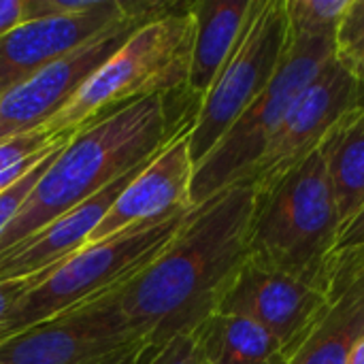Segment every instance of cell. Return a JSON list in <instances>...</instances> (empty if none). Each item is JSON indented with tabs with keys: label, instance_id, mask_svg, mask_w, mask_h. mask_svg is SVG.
Masks as SVG:
<instances>
[{
	"label": "cell",
	"instance_id": "obj_28",
	"mask_svg": "<svg viewBox=\"0 0 364 364\" xmlns=\"http://www.w3.org/2000/svg\"><path fill=\"white\" fill-rule=\"evenodd\" d=\"M343 364H364V335L360 339H356V343L350 348Z\"/></svg>",
	"mask_w": 364,
	"mask_h": 364
},
{
	"label": "cell",
	"instance_id": "obj_14",
	"mask_svg": "<svg viewBox=\"0 0 364 364\" xmlns=\"http://www.w3.org/2000/svg\"><path fill=\"white\" fill-rule=\"evenodd\" d=\"M145 164L126 173L124 177H119L117 181H113L111 186L100 190L90 200L81 203L79 207H75V209L66 211L64 215L55 218L53 222L45 224L43 228L28 235L13 247L0 252V279H19V277H30V275L43 273V271L68 260L73 254H77L81 247H85L90 235L100 224L105 213L111 209V205L115 203L119 192L139 175V171Z\"/></svg>",
	"mask_w": 364,
	"mask_h": 364
},
{
	"label": "cell",
	"instance_id": "obj_20",
	"mask_svg": "<svg viewBox=\"0 0 364 364\" xmlns=\"http://www.w3.org/2000/svg\"><path fill=\"white\" fill-rule=\"evenodd\" d=\"M75 132H64V134H51L47 130H34L30 134H21L17 139H11L6 143H0V173H4L6 168L19 164L21 160L55 145L58 141H62L64 136H70Z\"/></svg>",
	"mask_w": 364,
	"mask_h": 364
},
{
	"label": "cell",
	"instance_id": "obj_8",
	"mask_svg": "<svg viewBox=\"0 0 364 364\" xmlns=\"http://www.w3.org/2000/svg\"><path fill=\"white\" fill-rule=\"evenodd\" d=\"M181 2H124L126 13L90 41L60 55L21 85L0 96V143L43 130L83 83L143 23L175 11Z\"/></svg>",
	"mask_w": 364,
	"mask_h": 364
},
{
	"label": "cell",
	"instance_id": "obj_24",
	"mask_svg": "<svg viewBox=\"0 0 364 364\" xmlns=\"http://www.w3.org/2000/svg\"><path fill=\"white\" fill-rule=\"evenodd\" d=\"M62 264V262H60ZM60 264L43 271V273H36V275H30V277H19V279H0V326L6 322V318L11 316V311L15 309V305L34 288L38 286L43 279H47Z\"/></svg>",
	"mask_w": 364,
	"mask_h": 364
},
{
	"label": "cell",
	"instance_id": "obj_16",
	"mask_svg": "<svg viewBox=\"0 0 364 364\" xmlns=\"http://www.w3.org/2000/svg\"><path fill=\"white\" fill-rule=\"evenodd\" d=\"M192 337L207 364H288L279 341L243 316L213 314Z\"/></svg>",
	"mask_w": 364,
	"mask_h": 364
},
{
	"label": "cell",
	"instance_id": "obj_9",
	"mask_svg": "<svg viewBox=\"0 0 364 364\" xmlns=\"http://www.w3.org/2000/svg\"><path fill=\"white\" fill-rule=\"evenodd\" d=\"M143 354L119 288L0 343V364H141Z\"/></svg>",
	"mask_w": 364,
	"mask_h": 364
},
{
	"label": "cell",
	"instance_id": "obj_5",
	"mask_svg": "<svg viewBox=\"0 0 364 364\" xmlns=\"http://www.w3.org/2000/svg\"><path fill=\"white\" fill-rule=\"evenodd\" d=\"M335 55L337 45L333 36H309L290 30L286 53L269 85L194 166L190 190L194 207L247 179L294 100Z\"/></svg>",
	"mask_w": 364,
	"mask_h": 364
},
{
	"label": "cell",
	"instance_id": "obj_27",
	"mask_svg": "<svg viewBox=\"0 0 364 364\" xmlns=\"http://www.w3.org/2000/svg\"><path fill=\"white\" fill-rule=\"evenodd\" d=\"M335 58H337V62L364 87V45L358 47V49L346 51V53H337Z\"/></svg>",
	"mask_w": 364,
	"mask_h": 364
},
{
	"label": "cell",
	"instance_id": "obj_25",
	"mask_svg": "<svg viewBox=\"0 0 364 364\" xmlns=\"http://www.w3.org/2000/svg\"><path fill=\"white\" fill-rule=\"evenodd\" d=\"M364 245V203L363 207L343 224L341 232H339V239H337V245H335V252H333V258L335 256H341V254H348V252H354L358 247Z\"/></svg>",
	"mask_w": 364,
	"mask_h": 364
},
{
	"label": "cell",
	"instance_id": "obj_19",
	"mask_svg": "<svg viewBox=\"0 0 364 364\" xmlns=\"http://www.w3.org/2000/svg\"><path fill=\"white\" fill-rule=\"evenodd\" d=\"M68 143V141H66ZM64 143V145H66ZM64 145H60V147H55L53 151H49L36 166H32L19 181H15L11 188H6L2 194H0V235H2V230L9 226V222L15 218V213L19 211V207L23 205V200H26V196L30 194V190L34 188V183L38 181V177L47 171V166L51 164V160L55 158V154L64 147Z\"/></svg>",
	"mask_w": 364,
	"mask_h": 364
},
{
	"label": "cell",
	"instance_id": "obj_11",
	"mask_svg": "<svg viewBox=\"0 0 364 364\" xmlns=\"http://www.w3.org/2000/svg\"><path fill=\"white\" fill-rule=\"evenodd\" d=\"M328 305L326 294L314 286L245 262L222 299L218 314L243 316L260 324L279 341L290 363L316 333Z\"/></svg>",
	"mask_w": 364,
	"mask_h": 364
},
{
	"label": "cell",
	"instance_id": "obj_4",
	"mask_svg": "<svg viewBox=\"0 0 364 364\" xmlns=\"http://www.w3.org/2000/svg\"><path fill=\"white\" fill-rule=\"evenodd\" d=\"M190 4L139 26L43 130L77 132L134 100L186 90L194 43Z\"/></svg>",
	"mask_w": 364,
	"mask_h": 364
},
{
	"label": "cell",
	"instance_id": "obj_1",
	"mask_svg": "<svg viewBox=\"0 0 364 364\" xmlns=\"http://www.w3.org/2000/svg\"><path fill=\"white\" fill-rule=\"evenodd\" d=\"M256 188L239 181L192 209L173 241L119 288V303L145 354L192 335L247 262Z\"/></svg>",
	"mask_w": 364,
	"mask_h": 364
},
{
	"label": "cell",
	"instance_id": "obj_26",
	"mask_svg": "<svg viewBox=\"0 0 364 364\" xmlns=\"http://www.w3.org/2000/svg\"><path fill=\"white\" fill-rule=\"evenodd\" d=\"M23 23V0H0V38Z\"/></svg>",
	"mask_w": 364,
	"mask_h": 364
},
{
	"label": "cell",
	"instance_id": "obj_7",
	"mask_svg": "<svg viewBox=\"0 0 364 364\" xmlns=\"http://www.w3.org/2000/svg\"><path fill=\"white\" fill-rule=\"evenodd\" d=\"M290 38L284 0H256L222 73L203 98L188 145L194 166L222 141L277 73Z\"/></svg>",
	"mask_w": 364,
	"mask_h": 364
},
{
	"label": "cell",
	"instance_id": "obj_3",
	"mask_svg": "<svg viewBox=\"0 0 364 364\" xmlns=\"http://www.w3.org/2000/svg\"><path fill=\"white\" fill-rule=\"evenodd\" d=\"M339 230L335 192L318 147L286 175L256 190L247 262L326 294V269Z\"/></svg>",
	"mask_w": 364,
	"mask_h": 364
},
{
	"label": "cell",
	"instance_id": "obj_17",
	"mask_svg": "<svg viewBox=\"0 0 364 364\" xmlns=\"http://www.w3.org/2000/svg\"><path fill=\"white\" fill-rule=\"evenodd\" d=\"M320 151L326 162L343 228L364 203V105L346 113L333 126Z\"/></svg>",
	"mask_w": 364,
	"mask_h": 364
},
{
	"label": "cell",
	"instance_id": "obj_23",
	"mask_svg": "<svg viewBox=\"0 0 364 364\" xmlns=\"http://www.w3.org/2000/svg\"><path fill=\"white\" fill-rule=\"evenodd\" d=\"M337 53H346L364 45V0H350V6L337 28Z\"/></svg>",
	"mask_w": 364,
	"mask_h": 364
},
{
	"label": "cell",
	"instance_id": "obj_18",
	"mask_svg": "<svg viewBox=\"0 0 364 364\" xmlns=\"http://www.w3.org/2000/svg\"><path fill=\"white\" fill-rule=\"evenodd\" d=\"M292 32L309 36H337L350 0H284Z\"/></svg>",
	"mask_w": 364,
	"mask_h": 364
},
{
	"label": "cell",
	"instance_id": "obj_22",
	"mask_svg": "<svg viewBox=\"0 0 364 364\" xmlns=\"http://www.w3.org/2000/svg\"><path fill=\"white\" fill-rule=\"evenodd\" d=\"M141 364H207L192 335L177 337L164 348L143 354Z\"/></svg>",
	"mask_w": 364,
	"mask_h": 364
},
{
	"label": "cell",
	"instance_id": "obj_2",
	"mask_svg": "<svg viewBox=\"0 0 364 364\" xmlns=\"http://www.w3.org/2000/svg\"><path fill=\"white\" fill-rule=\"evenodd\" d=\"M173 94L134 100L79 128L2 230L0 252L90 200L190 130L194 122L175 111Z\"/></svg>",
	"mask_w": 364,
	"mask_h": 364
},
{
	"label": "cell",
	"instance_id": "obj_12",
	"mask_svg": "<svg viewBox=\"0 0 364 364\" xmlns=\"http://www.w3.org/2000/svg\"><path fill=\"white\" fill-rule=\"evenodd\" d=\"M188 132H179L139 175L119 192L111 209L87 239V245L107 241L136 226L162 224L194 209L190 190L194 162L190 156Z\"/></svg>",
	"mask_w": 364,
	"mask_h": 364
},
{
	"label": "cell",
	"instance_id": "obj_10",
	"mask_svg": "<svg viewBox=\"0 0 364 364\" xmlns=\"http://www.w3.org/2000/svg\"><path fill=\"white\" fill-rule=\"evenodd\" d=\"M360 105L364 87L333 58L294 100L245 181L256 190L273 183L309 158L333 126Z\"/></svg>",
	"mask_w": 364,
	"mask_h": 364
},
{
	"label": "cell",
	"instance_id": "obj_21",
	"mask_svg": "<svg viewBox=\"0 0 364 364\" xmlns=\"http://www.w3.org/2000/svg\"><path fill=\"white\" fill-rule=\"evenodd\" d=\"M102 0H23V23L36 19L77 17L100 6Z\"/></svg>",
	"mask_w": 364,
	"mask_h": 364
},
{
	"label": "cell",
	"instance_id": "obj_15",
	"mask_svg": "<svg viewBox=\"0 0 364 364\" xmlns=\"http://www.w3.org/2000/svg\"><path fill=\"white\" fill-rule=\"evenodd\" d=\"M254 2L256 0H198L190 4L194 43L186 92L198 107L237 47Z\"/></svg>",
	"mask_w": 364,
	"mask_h": 364
},
{
	"label": "cell",
	"instance_id": "obj_13",
	"mask_svg": "<svg viewBox=\"0 0 364 364\" xmlns=\"http://www.w3.org/2000/svg\"><path fill=\"white\" fill-rule=\"evenodd\" d=\"M126 13L122 0H102L77 17L26 21L0 38V96L28 81L41 68L109 28Z\"/></svg>",
	"mask_w": 364,
	"mask_h": 364
},
{
	"label": "cell",
	"instance_id": "obj_6",
	"mask_svg": "<svg viewBox=\"0 0 364 364\" xmlns=\"http://www.w3.org/2000/svg\"><path fill=\"white\" fill-rule=\"evenodd\" d=\"M190 213L162 224L136 226L107 241L81 247L15 305L0 326V343L126 286L158 258Z\"/></svg>",
	"mask_w": 364,
	"mask_h": 364
}]
</instances>
